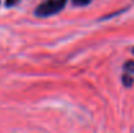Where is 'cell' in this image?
Instances as JSON below:
<instances>
[{"label": "cell", "mask_w": 134, "mask_h": 133, "mask_svg": "<svg viewBox=\"0 0 134 133\" xmlns=\"http://www.w3.org/2000/svg\"><path fill=\"white\" fill-rule=\"evenodd\" d=\"M66 4V0H44L35 9V16L48 17L55 13H59Z\"/></svg>", "instance_id": "1"}, {"label": "cell", "mask_w": 134, "mask_h": 133, "mask_svg": "<svg viewBox=\"0 0 134 133\" xmlns=\"http://www.w3.org/2000/svg\"><path fill=\"white\" fill-rule=\"evenodd\" d=\"M122 84H124V86H126V88H130V86H133L134 84V80L132 76H129V75H124L122 76Z\"/></svg>", "instance_id": "2"}, {"label": "cell", "mask_w": 134, "mask_h": 133, "mask_svg": "<svg viewBox=\"0 0 134 133\" xmlns=\"http://www.w3.org/2000/svg\"><path fill=\"white\" fill-rule=\"evenodd\" d=\"M124 71L128 73H134V60H129L124 64Z\"/></svg>", "instance_id": "3"}, {"label": "cell", "mask_w": 134, "mask_h": 133, "mask_svg": "<svg viewBox=\"0 0 134 133\" xmlns=\"http://www.w3.org/2000/svg\"><path fill=\"white\" fill-rule=\"evenodd\" d=\"M72 3L76 7H85V5L91 3V0H72Z\"/></svg>", "instance_id": "4"}, {"label": "cell", "mask_w": 134, "mask_h": 133, "mask_svg": "<svg viewBox=\"0 0 134 133\" xmlns=\"http://www.w3.org/2000/svg\"><path fill=\"white\" fill-rule=\"evenodd\" d=\"M20 3V0H7L5 1V5L7 7H14V5H17Z\"/></svg>", "instance_id": "5"}, {"label": "cell", "mask_w": 134, "mask_h": 133, "mask_svg": "<svg viewBox=\"0 0 134 133\" xmlns=\"http://www.w3.org/2000/svg\"><path fill=\"white\" fill-rule=\"evenodd\" d=\"M132 52H133V54H134V47H133V50H132Z\"/></svg>", "instance_id": "6"}]
</instances>
